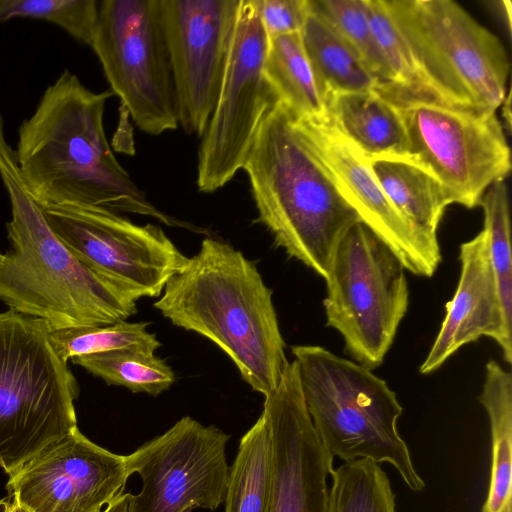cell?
<instances>
[{"instance_id": "1", "label": "cell", "mask_w": 512, "mask_h": 512, "mask_svg": "<svg viewBox=\"0 0 512 512\" xmlns=\"http://www.w3.org/2000/svg\"><path fill=\"white\" fill-rule=\"evenodd\" d=\"M113 95L90 90L68 69L45 89L18 129L15 153L28 191L40 208L90 205L198 231L154 206L118 162L104 130Z\"/></svg>"}, {"instance_id": "2", "label": "cell", "mask_w": 512, "mask_h": 512, "mask_svg": "<svg viewBox=\"0 0 512 512\" xmlns=\"http://www.w3.org/2000/svg\"><path fill=\"white\" fill-rule=\"evenodd\" d=\"M154 307L173 325L215 343L264 398L290 364L271 289L255 263L226 242L204 238Z\"/></svg>"}, {"instance_id": "3", "label": "cell", "mask_w": 512, "mask_h": 512, "mask_svg": "<svg viewBox=\"0 0 512 512\" xmlns=\"http://www.w3.org/2000/svg\"><path fill=\"white\" fill-rule=\"evenodd\" d=\"M0 178L11 205V248L0 254V300L50 330L104 326L137 312L136 300L82 263L55 235L19 171L0 111Z\"/></svg>"}, {"instance_id": "4", "label": "cell", "mask_w": 512, "mask_h": 512, "mask_svg": "<svg viewBox=\"0 0 512 512\" xmlns=\"http://www.w3.org/2000/svg\"><path fill=\"white\" fill-rule=\"evenodd\" d=\"M242 170L276 246L325 279L339 242L361 221L284 103L268 110Z\"/></svg>"}, {"instance_id": "5", "label": "cell", "mask_w": 512, "mask_h": 512, "mask_svg": "<svg viewBox=\"0 0 512 512\" xmlns=\"http://www.w3.org/2000/svg\"><path fill=\"white\" fill-rule=\"evenodd\" d=\"M304 402L319 440L332 457L392 465L412 491L425 488L397 429L403 408L372 370L318 345L291 348Z\"/></svg>"}, {"instance_id": "6", "label": "cell", "mask_w": 512, "mask_h": 512, "mask_svg": "<svg viewBox=\"0 0 512 512\" xmlns=\"http://www.w3.org/2000/svg\"><path fill=\"white\" fill-rule=\"evenodd\" d=\"M42 319L0 312V467L9 476L77 427L76 378Z\"/></svg>"}, {"instance_id": "7", "label": "cell", "mask_w": 512, "mask_h": 512, "mask_svg": "<svg viewBox=\"0 0 512 512\" xmlns=\"http://www.w3.org/2000/svg\"><path fill=\"white\" fill-rule=\"evenodd\" d=\"M423 77L447 104L496 111L510 61L499 37L452 0H383Z\"/></svg>"}, {"instance_id": "8", "label": "cell", "mask_w": 512, "mask_h": 512, "mask_svg": "<svg viewBox=\"0 0 512 512\" xmlns=\"http://www.w3.org/2000/svg\"><path fill=\"white\" fill-rule=\"evenodd\" d=\"M326 280V325L342 336L354 362L374 370L395 339L409 306L405 268L366 225H353L339 242Z\"/></svg>"}, {"instance_id": "9", "label": "cell", "mask_w": 512, "mask_h": 512, "mask_svg": "<svg viewBox=\"0 0 512 512\" xmlns=\"http://www.w3.org/2000/svg\"><path fill=\"white\" fill-rule=\"evenodd\" d=\"M378 91L401 112L410 158L443 185L453 203L479 206L486 190L510 174L511 151L496 111L446 104L394 86Z\"/></svg>"}, {"instance_id": "10", "label": "cell", "mask_w": 512, "mask_h": 512, "mask_svg": "<svg viewBox=\"0 0 512 512\" xmlns=\"http://www.w3.org/2000/svg\"><path fill=\"white\" fill-rule=\"evenodd\" d=\"M90 47L110 90L138 128L158 136L179 126L159 0H103Z\"/></svg>"}, {"instance_id": "11", "label": "cell", "mask_w": 512, "mask_h": 512, "mask_svg": "<svg viewBox=\"0 0 512 512\" xmlns=\"http://www.w3.org/2000/svg\"><path fill=\"white\" fill-rule=\"evenodd\" d=\"M268 37L255 0H240L219 93L198 149L196 185L213 193L243 169L277 101L263 74Z\"/></svg>"}, {"instance_id": "12", "label": "cell", "mask_w": 512, "mask_h": 512, "mask_svg": "<svg viewBox=\"0 0 512 512\" xmlns=\"http://www.w3.org/2000/svg\"><path fill=\"white\" fill-rule=\"evenodd\" d=\"M41 209L55 235L82 263L136 301L159 297L188 261L158 225H138L120 213L83 204Z\"/></svg>"}, {"instance_id": "13", "label": "cell", "mask_w": 512, "mask_h": 512, "mask_svg": "<svg viewBox=\"0 0 512 512\" xmlns=\"http://www.w3.org/2000/svg\"><path fill=\"white\" fill-rule=\"evenodd\" d=\"M229 439L218 427L184 416L125 455L129 475L142 481L139 493L129 496L128 512L217 509L225 499Z\"/></svg>"}, {"instance_id": "14", "label": "cell", "mask_w": 512, "mask_h": 512, "mask_svg": "<svg viewBox=\"0 0 512 512\" xmlns=\"http://www.w3.org/2000/svg\"><path fill=\"white\" fill-rule=\"evenodd\" d=\"M240 0H159L179 125L201 137L213 111Z\"/></svg>"}, {"instance_id": "15", "label": "cell", "mask_w": 512, "mask_h": 512, "mask_svg": "<svg viewBox=\"0 0 512 512\" xmlns=\"http://www.w3.org/2000/svg\"><path fill=\"white\" fill-rule=\"evenodd\" d=\"M126 458L75 427L9 476L13 501L29 512H101L124 492Z\"/></svg>"}, {"instance_id": "16", "label": "cell", "mask_w": 512, "mask_h": 512, "mask_svg": "<svg viewBox=\"0 0 512 512\" xmlns=\"http://www.w3.org/2000/svg\"><path fill=\"white\" fill-rule=\"evenodd\" d=\"M297 118L306 141L360 221L395 253L405 270L432 277L442 259L438 240L422 235L398 212L368 160L330 120Z\"/></svg>"}, {"instance_id": "17", "label": "cell", "mask_w": 512, "mask_h": 512, "mask_svg": "<svg viewBox=\"0 0 512 512\" xmlns=\"http://www.w3.org/2000/svg\"><path fill=\"white\" fill-rule=\"evenodd\" d=\"M272 441L269 512H327L333 458L321 444L308 414L298 366L290 362L263 411Z\"/></svg>"}, {"instance_id": "18", "label": "cell", "mask_w": 512, "mask_h": 512, "mask_svg": "<svg viewBox=\"0 0 512 512\" xmlns=\"http://www.w3.org/2000/svg\"><path fill=\"white\" fill-rule=\"evenodd\" d=\"M460 277L454 296L446 303L445 317L419 371L427 375L439 369L462 346L486 336L499 346L504 361H512V332L505 327L500 297L482 229L462 243Z\"/></svg>"}, {"instance_id": "19", "label": "cell", "mask_w": 512, "mask_h": 512, "mask_svg": "<svg viewBox=\"0 0 512 512\" xmlns=\"http://www.w3.org/2000/svg\"><path fill=\"white\" fill-rule=\"evenodd\" d=\"M329 120L368 160L410 158L398 106L378 90L329 96Z\"/></svg>"}, {"instance_id": "20", "label": "cell", "mask_w": 512, "mask_h": 512, "mask_svg": "<svg viewBox=\"0 0 512 512\" xmlns=\"http://www.w3.org/2000/svg\"><path fill=\"white\" fill-rule=\"evenodd\" d=\"M368 164L398 212L422 235L438 240L445 209L453 204L443 185L412 158L371 159Z\"/></svg>"}, {"instance_id": "21", "label": "cell", "mask_w": 512, "mask_h": 512, "mask_svg": "<svg viewBox=\"0 0 512 512\" xmlns=\"http://www.w3.org/2000/svg\"><path fill=\"white\" fill-rule=\"evenodd\" d=\"M479 403L491 436L490 482L481 512H512V376L497 361L485 365Z\"/></svg>"}, {"instance_id": "22", "label": "cell", "mask_w": 512, "mask_h": 512, "mask_svg": "<svg viewBox=\"0 0 512 512\" xmlns=\"http://www.w3.org/2000/svg\"><path fill=\"white\" fill-rule=\"evenodd\" d=\"M263 74L276 100L295 115L329 120L327 98L313 73L300 32L268 39Z\"/></svg>"}, {"instance_id": "23", "label": "cell", "mask_w": 512, "mask_h": 512, "mask_svg": "<svg viewBox=\"0 0 512 512\" xmlns=\"http://www.w3.org/2000/svg\"><path fill=\"white\" fill-rule=\"evenodd\" d=\"M302 44L316 77L327 98L336 93L377 90L379 84L357 53L315 9L300 31Z\"/></svg>"}, {"instance_id": "24", "label": "cell", "mask_w": 512, "mask_h": 512, "mask_svg": "<svg viewBox=\"0 0 512 512\" xmlns=\"http://www.w3.org/2000/svg\"><path fill=\"white\" fill-rule=\"evenodd\" d=\"M272 491V441L261 413L241 437L229 475L225 512H269Z\"/></svg>"}, {"instance_id": "25", "label": "cell", "mask_w": 512, "mask_h": 512, "mask_svg": "<svg viewBox=\"0 0 512 512\" xmlns=\"http://www.w3.org/2000/svg\"><path fill=\"white\" fill-rule=\"evenodd\" d=\"M72 362L106 384L123 386L134 393L157 396L175 381V374L165 360L137 349L86 355L73 358Z\"/></svg>"}, {"instance_id": "26", "label": "cell", "mask_w": 512, "mask_h": 512, "mask_svg": "<svg viewBox=\"0 0 512 512\" xmlns=\"http://www.w3.org/2000/svg\"><path fill=\"white\" fill-rule=\"evenodd\" d=\"M327 512H396L395 493L380 464L346 461L331 472Z\"/></svg>"}, {"instance_id": "27", "label": "cell", "mask_w": 512, "mask_h": 512, "mask_svg": "<svg viewBox=\"0 0 512 512\" xmlns=\"http://www.w3.org/2000/svg\"><path fill=\"white\" fill-rule=\"evenodd\" d=\"M147 325L121 320L104 326L57 329L49 331V339L57 356L66 363L76 357L120 349L155 353L161 343Z\"/></svg>"}, {"instance_id": "28", "label": "cell", "mask_w": 512, "mask_h": 512, "mask_svg": "<svg viewBox=\"0 0 512 512\" xmlns=\"http://www.w3.org/2000/svg\"><path fill=\"white\" fill-rule=\"evenodd\" d=\"M479 206L484 212L491 263L495 274L505 327L512 332V250L508 189L505 180L493 183Z\"/></svg>"}, {"instance_id": "29", "label": "cell", "mask_w": 512, "mask_h": 512, "mask_svg": "<svg viewBox=\"0 0 512 512\" xmlns=\"http://www.w3.org/2000/svg\"><path fill=\"white\" fill-rule=\"evenodd\" d=\"M366 2L376 45L392 76L391 86L445 103L423 77L406 41L394 25L384 1Z\"/></svg>"}, {"instance_id": "30", "label": "cell", "mask_w": 512, "mask_h": 512, "mask_svg": "<svg viewBox=\"0 0 512 512\" xmlns=\"http://www.w3.org/2000/svg\"><path fill=\"white\" fill-rule=\"evenodd\" d=\"M311 2L357 53L377 80L379 87L393 85L392 76L371 30L366 0H311Z\"/></svg>"}, {"instance_id": "31", "label": "cell", "mask_w": 512, "mask_h": 512, "mask_svg": "<svg viewBox=\"0 0 512 512\" xmlns=\"http://www.w3.org/2000/svg\"><path fill=\"white\" fill-rule=\"evenodd\" d=\"M98 7L96 0H0V23L13 18L44 20L90 46Z\"/></svg>"}, {"instance_id": "32", "label": "cell", "mask_w": 512, "mask_h": 512, "mask_svg": "<svg viewBox=\"0 0 512 512\" xmlns=\"http://www.w3.org/2000/svg\"><path fill=\"white\" fill-rule=\"evenodd\" d=\"M269 38L301 31L310 12V0H255Z\"/></svg>"}, {"instance_id": "33", "label": "cell", "mask_w": 512, "mask_h": 512, "mask_svg": "<svg viewBox=\"0 0 512 512\" xmlns=\"http://www.w3.org/2000/svg\"><path fill=\"white\" fill-rule=\"evenodd\" d=\"M130 493L121 492L101 512H128Z\"/></svg>"}, {"instance_id": "34", "label": "cell", "mask_w": 512, "mask_h": 512, "mask_svg": "<svg viewBox=\"0 0 512 512\" xmlns=\"http://www.w3.org/2000/svg\"><path fill=\"white\" fill-rule=\"evenodd\" d=\"M503 116L504 120L507 122V129L510 130L511 126V115H510V95H506L503 103Z\"/></svg>"}, {"instance_id": "35", "label": "cell", "mask_w": 512, "mask_h": 512, "mask_svg": "<svg viewBox=\"0 0 512 512\" xmlns=\"http://www.w3.org/2000/svg\"><path fill=\"white\" fill-rule=\"evenodd\" d=\"M7 512H29L22 506H20L17 502L13 501L9 503Z\"/></svg>"}, {"instance_id": "36", "label": "cell", "mask_w": 512, "mask_h": 512, "mask_svg": "<svg viewBox=\"0 0 512 512\" xmlns=\"http://www.w3.org/2000/svg\"><path fill=\"white\" fill-rule=\"evenodd\" d=\"M9 503L7 499L0 500V512H7Z\"/></svg>"}, {"instance_id": "37", "label": "cell", "mask_w": 512, "mask_h": 512, "mask_svg": "<svg viewBox=\"0 0 512 512\" xmlns=\"http://www.w3.org/2000/svg\"><path fill=\"white\" fill-rule=\"evenodd\" d=\"M0 254H1V251H0Z\"/></svg>"}]
</instances>
